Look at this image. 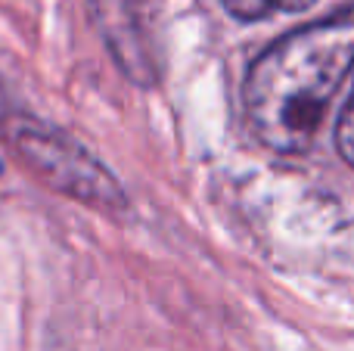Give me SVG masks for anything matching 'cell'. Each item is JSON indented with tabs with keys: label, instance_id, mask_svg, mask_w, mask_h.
Returning <instances> with one entry per match:
<instances>
[{
	"label": "cell",
	"instance_id": "1",
	"mask_svg": "<svg viewBox=\"0 0 354 351\" xmlns=\"http://www.w3.org/2000/svg\"><path fill=\"white\" fill-rule=\"evenodd\" d=\"M351 66L354 6L270 44L252 62L243 91L252 134L274 153L308 149Z\"/></svg>",
	"mask_w": 354,
	"mask_h": 351
},
{
	"label": "cell",
	"instance_id": "3",
	"mask_svg": "<svg viewBox=\"0 0 354 351\" xmlns=\"http://www.w3.org/2000/svg\"><path fill=\"white\" fill-rule=\"evenodd\" d=\"M314 0H224V6L243 22H255V19L274 16V12H299L308 10Z\"/></svg>",
	"mask_w": 354,
	"mask_h": 351
},
{
	"label": "cell",
	"instance_id": "4",
	"mask_svg": "<svg viewBox=\"0 0 354 351\" xmlns=\"http://www.w3.org/2000/svg\"><path fill=\"white\" fill-rule=\"evenodd\" d=\"M336 146L342 153V159L354 165V87L348 93V103H345L342 115H339V124H336Z\"/></svg>",
	"mask_w": 354,
	"mask_h": 351
},
{
	"label": "cell",
	"instance_id": "2",
	"mask_svg": "<svg viewBox=\"0 0 354 351\" xmlns=\"http://www.w3.org/2000/svg\"><path fill=\"white\" fill-rule=\"evenodd\" d=\"M3 137L19 159L62 196L100 211H122L128 205V196L109 168L66 131L31 115H10L3 118Z\"/></svg>",
	"mask_w": 354,
	"mask_h": 351
}]
</instances>
